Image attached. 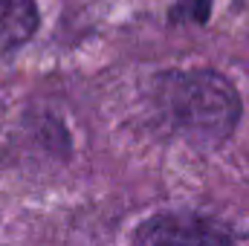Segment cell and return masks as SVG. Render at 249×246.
<instances>
[{"mask_svg": "<svg viewBox=\"0 0 249 246\" xmlns=\"http://www.w3.org/2000/svg\"><path fill=\"white\" fill-rule=\"evenodd\" d=\"M151 99L162 124L194 148H220L241 122L235 84L209 67L157 72Z\"/></svg>", "mask_w": 249, "mask_h": 246, "instance_id": "obj_1", "label": "cell"}, {"mask_svg": "<svg viewBox=\"0 0 249 246\" xmlns=\"http://www.w3.org/2000/svg\"><path fill=\"white\" fill-rule=\"evenodd\" d=\"M133 246H238L232 232L197 211H160L139 223Z\"/></svg>", "mask_w": 249, "mask_h": 246, "instance_id": "obj_2", "label": "cell"}, {"mask_svg": "<svg viewBox=\"0 0 249 246\" xmlns=\"http://www.w3.org/2000/svg\"><path fill=\"white\" fill-rule=\"evenodd\" d=\"M38 32L35 0H0V55L20 50Z\"/></svg>", "mask_w": 249, "mask_h": 246, "instance_id": "obj_3", "label": "cell"}, {"mask_svg": "<svg viewBox=\"0 0 249 246\" xmlns=\"http://www.w3.org/2000/svg\"><path fill=\"white\" fill-rule=\"evenodd\" d=\"M212 15V0H177L168 12L171 23H206Z\"/></svg>", "mask_w": 249, "mask_h": 246, "instance_id": "obj_4", "label": "cell"}]
</instances>
